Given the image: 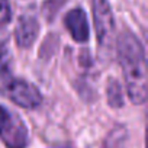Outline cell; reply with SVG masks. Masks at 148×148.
<instances>
[{
	"label": "cell",
	"instance_id": "obj_1",
	"mask_svg": "<svg viewBox=\"0 0 148 148\" xmlns=\"http://www.w3.org/2000/svg\"><path fill=\"white\" fill-rule=\"evenodd\" d=\"M118 60L125 77V87L128 97L134 105H144L147 102V57L141 41L131 32L122 31L116 42Z\"/></svg>",
	"mask_w": 148,
	"mask_h": 148
},
{
	"label": "cell",
	"instance_id": "obj_2",
	"mask_svg": "<svg viewBox=\"0 0 148 148\" xmlns=\"http://www.w3.org/2000/svg\"><path fill=\"white\" fill-rule=\"evenodd\" d=\"M0 141L6 148H26L29 142L28 128L21 116L0 105Z\"/></svg>",
	"mask_w": 148,
	"mask_h": 148
},
{
	"label": "cell",
	"instance_id": "obj_3",
	"mask_svg": "<svg viewBox=\"0 0 148 148\" xmlns=\"http://www.w3.org/2000/svg\"><path fill=\"white\" fill-rule=\"evenodd\" d=\"M6 90H8L9 99L15 105H18L23 109L38 108L42 102V95H41L39 89L36 86H34L32 83H28L26 80H22V79L10 80Z\"/></svg>",
	"mask_w": 148,
	"mask_h": 148
},
{
	"label": "cell",
	"instance_id": "obj_4",
	"mask_svg": "<svg viewBox=\"0 0 148 148\" xmlns=\"http://www.w3.org/2000/svg\"><path fill=\"white\" fill-rule=\"evenodd\" d=\"M93 8V22H95V31L99 47H105L106 41L113 32L115 21L113 13L109 5V0H92Z\"/></svg>",
	"mask_w": 148,
	"mask_h": 148
},
{
	"label": "cell",
	"instance_id": "obj_5",
	"mask_svg": "<svg viewBox=\"0 0 148 148\" xmlns=\"http://www.w3.org/2000/svg\"><path fill=\"white\" fill-rule=\"evenodd\" d=\"M64 25L76 42L83 44L89 41L90 29H89L87 15L82 8H76V9L70 10L64 18Z\"/></svg>",
	"mask_w": 148,
	"mask_h": 148
},
{
	"label": "cell",
	"instance_id": "obj_6",
	"mask_svg": "<svg viewBox=\"0 0 148 148\" xmlns=\"http://www.w3.org/2000/svg\"><path fill=\"white\" fill-rule=\"evenodd\" d=\"M39 34V23L34 15H23L19 18L16 29H15V39L18 47L29 48L36 41Z\"/></svg>",
	"mask_w": 148,
	"mask_h": 148
},
{
	"label": "cell",
	"instance_id": "obj_7",
	"mask_svg": "<svg viewBox=\"0 0 148 148\" xmlns=\"http://www.w3.org/2000/svg\"><path fill=\"white\" fill-rule=\"evenodd\" d=\"M126 129L123 126H116L109 132V135L105 139L103 148H123L125 141H126Z\"/></svg>",
	"mask_w": 148,
	"mask_h": 148
},
{
	"label": "cell",
	"instance_id": "obj_8",
	"mask_svg": "<svg viewBox=\"0 0 148 148\" xmlns=\"http://www.w3.org/2000/svg\"><path fill=\"white\" fill-rule=\"evenodd\" d=\"M106 92H108L106 95H108V102H109L110 108H115V109L122 108V105H123V93H122L121 84L115 79L109 82Z\"/></svg>",
	"mask_w": 148,
	"mask_h": 148
},
{
	"label": "cell",
	"instance_id": "obj_9",
	"mask_svg": "<svg viewBox=\"0 0 148 148\" xmlns=\"http://www.w3.org/2000/svg\"><path fill=\"white\" fill-rule=\"evenodd\" d=\"M12 18V9L9 0H0V25H5Z\"/></svg>",
	"mask_w": 148,
	"mask_h": 148
}]
</instances>
